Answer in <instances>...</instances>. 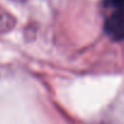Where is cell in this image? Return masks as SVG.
<instances>
[{"instance_id": "obj_1", "label": "cell", "mask_w": 124, "mask_h": 124, "mask_svg": "<svg viewBox=\"0 0 124 124\" xmlns=\"http://www.w3.org/2000/svg\"><path fill=\"white\" fill-rule=\"evenodd\" d=\"M105 32L116 41L124 40V9H118L106 20Z\"/></svg>"}, {"instance_id": "obj_2", "label": "cell", "mask_w": 124, "mask_h": 124, "mask_svg": "<svg viewBox=\"0 0 124 124\" xmlns=\"http://www.w3.org/2000/svg\"><path fill=\"white\" fill-rule=\"evenodd\" d=\"M105 3L113 9H124V0H105Z\"/></svg>"}]
</instances>
